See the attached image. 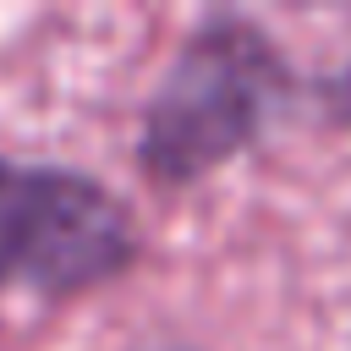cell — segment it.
Instances as JSON below:
<instances>
[{"label": "cell", "mask_w": 351, "mask_h": 351, "mask_svg": "<svg viewBox=\"0 0 351 351\" xmlns=\"http://www.w3.org/2000/svg\"><path fill=\"white\" fill-rule=\"evenodd\" d=\"M307 104H313L324 121L351 126V60L335 66V71H324V77H307Z\"/></svg>", "instance_id": "obj_3"}, {"label": "cell", "mask_w": 351, "mask_h": 351, "mask_svg": "<svg viewBox=\"0 0 351 351\" xmlns=\"http://www.w3.org/2000/svg\"><path fill=\"white\" fill-rule=\"evenodd\" d=\"M132 351H203V346H186V340H154V346H132Z\"/></svg>", "instance_id": "obj_4"}, {"label": "cell", "mask_w": 351, "mask_h": 351, "mask_svg": "<svg viewBox=\"0 0 351 351\" xmlns=\"http://www.w3.org/2000/svg\"><path fill=\"white\" fill-rule=\"evenodd\" d=\"M302 99L307 77L258 16L208 11L137 110L132 165L154 192H186L252 154Z\"/></svg>", "instance_id": "obj_1"}, {"label": "cell", "mask_w": 351, "mask_h": 351, "mask_svg": "<svg viewBox=\"0 0 351 351\" xmlns=\"http://www.w3.org/2000/svg\"><path fill=\"white\" fill-rule=\"evenodd\" d=\"M137 258L143 225L104 176L0 154V296L71 302L126 280Z\"/></svg>", "instance_id": "obj_2"}]
</instances>
